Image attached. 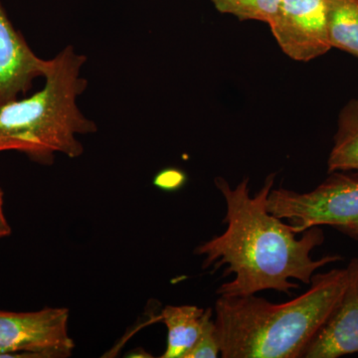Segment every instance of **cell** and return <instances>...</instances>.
<instances>
[{
    "label": "cell",
    "mask_w": 358,
    "mask_h": 358,
    "mask_svg": "<svg viewBox=\"0 0 358 358\" xmlns=\"http://www.w3.org/2000/svg\"><path fill=\"white\" fill-rule=\"evenodd\" d=\"M275 178V173L270 174L255 196L250 194L249 178L235 187L225 178L214 180L225 199L227 211L223 222L227 227L222 234L200 244L194 253L204 257L202 268L217 271L226 266L223 277L234 275L232 281L219 287V296H249L268 289L289 296L292 289L300 288L292 280L310 285L319 268L341 260L336 255L313 258V250L324 241L319 226L298 238L300 234L289 224L268 211Z\"/></svg>",
    "instance_id": "1"
},
{
    "label": "cell",
    "mask_w": 358,
    "mask_h": 358,
    "mask_svg": "<svg viewBox=\"0 0 358 358\" xmlns=\"http://www.w3.org/2000/svg\"><path fill=\"white\" fill-rule=\"evenodd\" d=\"M348 284V270L315 274L294 300L273 303L249 294L220 296L215 326L223 358H298L329 317Z\"/></svg>",
    "instance_id": "2"
},
{
    "label": "cell",
    "mask_w": 358,
    "mask_h": 358,
    "mask_svg": "<svg viewBox=\"0 0 358 358\" xmlns=\"http://www.w3.org/2000/svg\"><path fill=\"white\" fill-rule=\"evenodd\" d=\"M86 61L66 47L46 61L43 88L0 108V154L16 150L42 164H52L57 154L72 159L83 154L77 136L96 131L77 103L88 84L81 76Z\"/></svg>",
    "instance_id": "3"
},
{
    "label": "cell",
    "mask_w": 358,
    "mask_h": 358,
    "mask_svg": "<svg viewBox=\"0 0 358 358\" xmlns=\"http://www.w3.org/2000/svg\"><path fill=\"white\" fill-rule=\"evenodd\" d=\"M267 209L298 234L327 225L358 241V173L334 171L310 192L272 189Z\"/></svg>",
    "instance_id": "4"
},
{
    "label": "cell",
    "mask_w": 358,
    "mask_h": 358,
    "mask_svg": "<svg viewBox=\"0 0 358 358\" xmlns=\"http://www.w3.org/2000/svg\"><path fill=\"white\" fill-rule=\"evenodd\" d=\"M68 320L69 310L65 308L0 310V357H71L75 343L68 334Z\"/></svg>",
    "instance_id": "5"
},
{
    "label": "cell",
    "mask_w": 358,
    "mask_h": 358,
    "mask_svg": "<svg viewBox=\"0 0 358 358\" xmlns=\"http://www.w3.org/2000/svg\"><path fill=\"white\" fill-rule=\"evenodd\" d=\"M327 10L329 0H281L268 26L282 51L308 62L331 50Z\"/></svg>",
    "instance_id": "6"
},
{
    "label": "cell",
    "mask_w": 358,
    "mask_h": 358,
    "mask_svg": "<svg viewBox=\"0 0 358 358\" xmlns=\"http://www.w3.org/2000/svg\"><path fill=\"white\" fill-rule=\"evenodd\" d=\"M346 270L343 296L301 357L338 358L358 352V258L352 259Z\"/></svg>",
    "instance_id": "7"
},
{
    "label": "cell",
    "mask_w": 358,
    "mask_h": 358,
    "mask_svg": "<svg viewBox=\"0 0 358 358\" xmlns=\"http://www.w3.org/2000/svg\"><path fill=\"white\" fill-rule=\"evenodd\" d=\"M46 61L39 58L0 6V108L24 95L43 78Z\"/></svg>",
    "instance_id": "8"
},
{
    "label": "cell",
    "mask_w": 358,
    "mask_h": 358,
    "mask_svg": "<svg viewBox=\"0 0 358 358\" xmlns=\"http://www.w3.org/2000/svg\"><path fill=\"white\" fill-rule=\"evenodd\" d=\"M211 315V308L166 306L160 313V320L167 327V348L162 358H185L201 334L205 320Z\"/></svg>",
    "instance_id": "9"
},
{
    "label": "cell",
    "mask_w": 358,
    "mask_h": 358,
    "mask_svg": "<svg viewBox=\"0 0 358 358\" xmlns=\"http://www.w3.org/2000/svg\"><path fill=\"white\" fill-rule=\"evenodd\" d=\"M358 171V98L352 99L341 110L338 131L327 159V171Z\"/></svg>",
    "instance_id": "10"
},
{
    "label": "cell",
    "mask_w": 358,
    "mask_h": 358,
    "mask_svg": "<svg viewBox=\"0 0 358 358\" xmlns=\"http://www.w3.org/2000/svg\"><path fill=\"white\" fill-rule=\"evenodd\" d=\"M327 29L331 48L358 58V0H329Z\"/></svg>",
    "instance_id": "11"
},
{
    "label": "cell",
    "mask_w": 358,
    "mask_h": 358,
    "mask_svg": "<svg viewBox=\"0 0 358 358\" xmlns=\"http://www.w3.org/2000/svg\"><path fill=\"white\" fill-rule=\"evenodd\" d=\"M219 13L236 16L241 20L268 23L274 18L281 0H211Z\"/></svg>",
    "instance_id": "12"
},
{
    "label": "cell",
    "mask_w": 358,
    "mask_h": 358,
    "mask_svg": "<svg viewBox=\"0 0 358 358\" xmlns=\"http://www.w3.org/2000/svg\"><path fill=\"white\" fill-rule=\"evenodd\" d=\"M220 353L217 329L211 315L205 320L201 334L185 358H216Z\"/></svg>",
    "instance_id": "13"
},
{
    "label": "cell",
    "mask_w": 358,
    "mask_h": 358,
    "mask_svg": "<svg viewBox=\"0 0 358 358\" xmlns=\"http://www.w3.org/2000/svg\"><path fill=\"white\" fill-rule=\"evenodd\" d=\"M185 173L178 169H166L155 176L154 185L166 192H174L185 185Z\"/></svg>",
    "instance_id": "14"
},
{
    "label": "cell",
    "mask_w": 358,
    "mask_h": 358,
    "mask_svg": "<svg viewBox=\"0 0 358 358\" xmlns=\"http://www.w3.org/2000/svg\"><path fill=\"white\" fill-rule=\"evenodd\" d=\"M10 233L11 228L3 212V192L0 188V238L8 236Z\"/></svg>",
    "instance_id": "15"
}]
</instances>
